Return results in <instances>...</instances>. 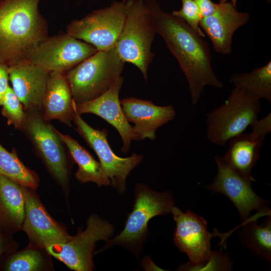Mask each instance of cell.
<instances>
[{"label":"cell","mask_w":271,"mask_h":271,"mask_svg":"<svg viewBox=\"0 0 271 271\" xmlns=\"http://www.w3.org/2000/svg\"><path fill=\"white\" fill-rule=\"evenodd\" d=\"M145 2L156 33L163 39L187 79L192 104L198 103L205 86L222 88L212 68L208 43L183 20L163 11L155 0Z\"/></svg>","instance_id":"1"},{"label":"cell","mask_w":271,"mask_h":271,"mask_svg":"<svg viewBox=\"0 0 271 271\" xmlns=\"http://www.w3.org/2000/svg\"><path fill=\"white\" fill-rule=\"evenodd\" d=\"M40 0H0V63L10 67L27 60L30 52L47 38Z\"/></svg>","instance_id":"2"},{"label":"cell","mask_w":271,"mask_h":271,"mask_svg":"<svg viewBox=\"0 0 271 271\" xmlns=\"http://www.w3.org/2000/svg\"><path fill=\"white\" fill-rule=\"evenodd\" d=\"M134 195L133 208L127 215L123 230L115 237L107 240L104 246L97 252L121 245L139 257L149 234V221L156 216L170 214L175 206L171 192H157L144 184L136 185Z\"/></svg>","instance_id":"3"},{"label":"cell","mask_w":271,"mask_h":271,"mask_svg":"<svg viewBox=\"0 0 271 271\" xmlns=\"http://www.w3.org/2000/svg\"><path fill=\"white\" fill-rule=\"evenodd\" d=\"M124 63L113 47L97 51L66 72L75 102L93 100L107 91L120 76Z\"/></svg>","instance_id":"4"},{"label":"cell","mask_w":271,"mask_h":271,"mask_svg":"<svg viewBox=\"0 0 271 271\" xmlns=\"http://www.w3.org/2000/svg\"><path fill=\"white\" fill-rule=\"evenodd\" d=\"M124 2L125 20L114 48L122 61L137 66L147 80L149 66L155 56L151 47L156 32L145 1Z\"/></svg>","instance_id":"5"},{"label":"cell","mask_w":271,"mask_h":271,"mask_svg":"<svg viewBox=\"0 0 271 271\" xmlns=\"http://www.w3.org/2000/svg\"><path fill=\"white\" fill-rule=\"evenodd\" d=\"M260 109L259 99L234 87L225 102L207 113L208 139L216 145L224 146L257 119Z\"/></svg>","instance_id":"6"},{"label":"cell","mask_w":271,"mask_h":271,"mask_svg":"<svg viewBox=\"0 0 271 271\" xmlns=\"http://www.w3.org/2000/svg\"><path fill=\"white\" fill-rule=\"evenodd\" d=\"M20 131L28 138L35 152L57 183L65 191L68 189L70 175V156L56 129L45 120L42 112H26Z\"/></svg>","instance_id":"7"},{"label":"cell","mask_w":271,"mask_h":271,"mask_svg":"<svg viewBox=\"0 0 271 271\" xmlns=\"http://www.w3.org/2000/svg\"><path fill=\"white\" fill-rule=\"evenodd\" d=\"M125 17V2H113L108 7L72 20L67 25L66 32L93 45L97 51L106 50L114 47Z\"/></svg>","instance_id":"8"},{"label":"cell","mask_w":271,"mask_h":271,"mask_svg":"<svg viewBox=\"0 0 271 271\" xmlns=\"http://www.w3.org/2000/svg\"><path fill=\"white\" fill-rule=\"evenodd\" d=\"M114 231L113 225L96 214H92L86 221L83 231L63 243L47 246V252L63 262L68 268L76 271H90L93 268L92 253L99 240L106 241Z\"/></svg>","instance_id":"9"},{"label":"cell","mask_w":271,"mask_h":271,"mask_svg":"<svg viewBox=\"0 0 271 271\" xmlns=\"http://www.w3.org/2000/svg\"><path fill=\"white\" fill-rule=\"evenodd\" d=\"M97 51L93 45L62 32L39 43L27 60L49 72L65 73Z\"/></svg>","instance_id":"10"},{"label":"cell","mask_w":271,"mask_h":271,"mask_svg":"<svg viewBox=\"0 0 271 271\" xmlns=\"http://www.w3.org/2000/svg\"><path fill=\"white\" fill-rule=\"evenodd\" d=\"M75 130L96 154L99 163L109 178L110 185L121 195L126 189L125 182L130 172L143 161L144 156L133 153L126 158L114 154L108 141V131L105 128L94 129L84 121L75 108L74 101Z\"/></svg>","instance_id":"11"},{"label":"cell","mask_w":271,"mask_h":271,"mask_svg":"<svg viewBox=\"0 0 271 271\" xmlns=\"http://www.w3.org/2000/svg\"><path fill=\"white\" fill-rule=\"evenodd\" d=\"M171 213L176 223L173 237L175 245L181 252L187 254L191 263L205 262L212 252L211 238L215 235L221 237L222 234L217 231L209 232L206 220L189 209L184 213L174 206Z\"/></svg>","instance_id":"12"},{"label":"cell","mask_w":271,"mask_h":271,"mask_svg":"<svg viewBox=\"0 0 271 271\" xmlns=\"http://www.w3.org/2000/svg\"><path fill=\"white\" fill-rule=\"evenodd\" d=\"M215 160L217 166V174L213 182L204 188L226 196L237 209L241 223L249 218L252 211H258L266 207L268 201L260 197L253 191L251 182L233 170L223 157L216 155Z\"/></svg>","instance_id":"13"},{"label":"cell","mask_w":271,"mask_h":271,"mask_svg":"<svg viewBox=\"0 0 271 271\" xmlns=\"http://www.w3.org/2000/svg\"><path fill=\"white\" fill-rule=\"evenodd\" d=\"M23 187L25 215L22 229L27 234L31 244L45 249L48 246L68 241L72 236L49 214L34 189Z\"/></svg>","instance_id":"14"},{"label":"cell","mask_w":271,"mask_h":271,"mask_svg":"<svg viewBox=\"0 0 271 271\" xmlns=\"http://www.w3.org/2000/svg\"><path fill=\"white\" fill-rule=\"evenodd\" d=\"M119 76L110 88L99 97L81 103H75L77 113L81 115L92 113L97 115L112 125L118 131L122 141V153L128 152L132 141L141 140L126 119L121 108L119 93L123 83Z\"/></svg>","instance_id":"15"},{"label":"cell","mask_w":271,"mask_h":271,"mask_svg":"<svg viewBox=\"0 0 271 271\" xmlns=\"http://www.w3.org/2000/svg\"><path fill=\"white\" fill-rule=\"evenodd\" d=\"M49 72L25 60L9 67L12 89L26 112L42 111Z\"/></svg>","instance_id":"16"},{"label":"cell","mask_w":271,"mask_h":271,"mask_svg":"<svg viewBox=\"0 0 271 271\" xmlns=\"http://www.w3.org/2000/svg\"><path fill=\"white\" fill-rule=\"evenodd\" d=\"M249 19L248 13L238 12L231 2L219 3L212 15L202 18L200 27L210 39L216 52L229 54L234 32Z\"/></svg>","instance_id":"17"},{"label":"cell","mask_w":271,"mask_h":271,"mask_svg":"<svg viewBox=\"0 0 271 271\" xmlns=\"http://www.w3.org/2000/svg\"><path fill=\"white\" fill-rule=\"evenodd\" d=\"M123 112L141 140L156 138L158 128L172 120L176 112L172 105L158 106L152 101L129 97L120 99Z\"/></svg>","instance_id":"18"},{"label":"cell","mask_w":271,"mask_h":271,"mask_svg":"<svg viewBox=\"0 0 271 271\" xmlns=\"http://www.w3.org/2000/svg\"><path fill=\"white\" fill-rule=\"evenodd\" d=\"M42 107L45 120H58L72 126L75 112L74 100L65 73L49 72Z\"/></svg>","instance_id":"19"},{"label":"cell","mask_w":271,"mask_h":271,"mask_svg":"<svg viewBox=\"0 0 271 271\" xmlns=\"http://www.w3.org/2000/svg\"><path fill=\"white\" fill-rule=\"evenodd\" d=\"M25 215L23 186L0 175V230L5 235L22 229Z\"/></svg>","instance_id":"20"},{"label":"cell","mask_w":271,"mask_h":271,"mask_svg":"<svg viewBox=\"0 0 271 271\" xmlns=\"http://www.w3.org/2000/svg\"><path fill=\"white\" fill-rule=\"evenodd\" d=\"M264 138H255L250 133H241L230 139L223 157L226 163L247 181L255 182L251 175L260 155Z\"/></svg>","instance_id":"21"},{"label":"cell","mask_w":271,"mask_h":271,"mask_svg":"<svg viewBox=\"0 0 271 271\" xmlns=\"http://www.w3.org/2000/svg\"><path fill=\"white\" fill-rule=\"evenodd\" d=\"M239 237L244 246L268 262L271 261L270 211L266 207L241 223Z\"/></svg>","instance_id":"22"},{"label":"cell","mask_w":271,"mask_h":271,"mask_svg":"<svg viewBox=\"0 0 271 271\" xmlns=\"http://www.w3.org/2000/svg\"><path fill=\"white\" fill-rule=\"evenodd\" d=\"M57 131L65 144L71 159L78 165L76 179L81 183L91 182L98 187L110 185V180L100 163L76 140L57 129Z\"/></svg>","instance_id":"23"},{"label":"cell","mask_w":271,"mask_h":271,"mask_svg":"<svg viewBox=\"0 0 271 271\" xmlns=\"http://www.w3.org/2000/svg\"><path fill=\"white\" fill-rule=\"evenodd\" d=\"M229 81L234 87L240 88L260 99L271 103V61L248 73H236Z\"/></svg>","instance_id":"24"},{"label":"cell","mask_w":271,"mask_h":271,"mask_svg":"<svg viewBox=\"0 0 271 271\" xmlns=\"http://www.w3.org/2000/svg\"><path fill=\"white\" fill-rule=\"evenodd\" d=\"M0 175L7 177L24 187L36 189L39 186L38 175L22 163L16 150L8 151L1 143Z\"/></svg>","instance_id":"25"},{"label":"cell","mask_w":271,"mask_h":271,"mask_svg":"<svg viewBox=\"0 0 271 271\" xmlns=\"http://www.w3.org/2000/svg\"><path fill=\"white\" fill-rule=\"evenodd\" d=\"M43 263V257L38 250L28 249L9 256L4 263L3 269L7 271L39 270Z\"/></svg>","instance_id":"26"},{"label":"cell","mask_w":271,"mask_h":271,"mask_svg":"<svg viewBox=\"0 0 271 271\" xmlns=\"http://www.w3.org/2000/svg\"><path fill=\"white\" fill-rule=\"evenodd\" d=\"M1 107L2 114L7 119L8 125H13L16 129L20 130L26 120L27 113L22 103L10 86L4 95Z\"/></svg>","instance_id":"27"},{"label":"cell","mask_w":271,"mask_h":271,"mask_svg":"<svg viewBox=\"0 0 271 271\" xmlns=\"http://www.w3.org/2000/svg\"><path fill=\"white\" fill-rule=\"evenodd\" d=\"M233 262L227 253L220 250L212 251L209 258L205 262L194 264L189 261L182 264L178 270L204 271V270H231Z\"/></svg>","instance_id":"28"},{"label":"cell","mask_w":271,"mask_h":271,"mask_svg":"<svg viewBox=\"0 0 271 271\" xmlns=\"http://www.w3.org/2000/svg\"><path fill=\"white\" fill-rule=\"evenodd\" d=\"M182 8L173 12L172 15L185 22L197 35L204 38L205 34L200 27L203 18L194 0H181Z\"/></svg>","instance_id":"29"},{"label":"cell","mask_w":271,"mask_h":271,"mask_svg":"<svg viewBox=\"0 0 271 271\" xmlns=\"http://www.w3.org/2000/svg\"><path fill=\"white\" fill-rule=\"evenodd\" d=\"M251 132L250 133L255 138H263L271 131V114L269 112L260 119H256L250 125Z\"/></svg>","instance_id":"30"},{"label":"cell","mask_w":271,"mask_h":271,"mask_svg":"<svg viewBox=\"0 0 271 271\" xmlns=\"http://www.w3.org/2000/svg\"><path fill=\"white\" fill-rule=\"evenodd\" d=\"M9 66L0 63V107L4 95L10 86L9 85Z\"/></svg>","instance_id":"31"},{"label":"cell","mask_w":271,"mask_h":271,"mask_svg":"<svg viewBox=\"0 0 271 271\" xmlns=\"http://www.w3.org/2000/svg\"><path fill=\"white\" fill-rule=\"evenodd\" d=\"M202 17H207L212 15L215 11L216 4L211 0H194Z\"/></svg>","instance_id":"32"},{"label":"cell","mask_w":271,"mask_h":271,"mask_svg":"<svg viewBox=\"0 0 271 271\" xmlns=\"http://www.w3.org/2000/svg\"><path fill=\"white\" fill-rule=\"evenodd\" d=\"M9 237L0 230V263L3 255L11 250Z\"/></svg>","instance_id":"33"},{"label":"cell","mask_w":271,"mask_h":271,"mask_svg":"<svg viewBox=\"0 0 271 271\" xmlns=\"http://www.w3.org/2000/svg\"><path fill=\"white\" fill-rule=\"evenodd\" d=\"M229 0H219V3H225L226 2H228ZM230 2L232 4V5L236 7V2L237 0H230Z\"/></svg>","instance_id":"34"},{"label":"cell","mask_w":271,"mask_h":271,"mask_svg":"<svg viewBox=\"0 0 271 271\" xmlns=\"http://www.w3.org/2000/svg\"><path fill=\"white\" fill-rule=\"evenodd\" d=\"M128 1V0H123V1L125 2V1Z\"/></svg>","instance_id":"35"}]
</instances>
